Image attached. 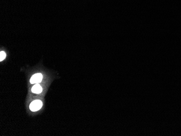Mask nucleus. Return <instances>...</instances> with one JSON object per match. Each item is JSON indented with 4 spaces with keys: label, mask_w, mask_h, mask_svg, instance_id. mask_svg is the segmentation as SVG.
<instances>
[{
    "label": "nucleus",
    "mask_w": 181,
    "mask_h": 136,
    "mask_svg": "<svg viewBox=\"0 0 181 136\" xmlns=\"http://www.w3.org/2000/svg\"><path fill=\"white\" fill-rule=\"evenodd\" d=\"M43 106V102L41 100H34L30 104L29 108L32 111L35 112L39 110Z\"/></svg>",
    "instance_id": "obj_1"
},
{
    "label": "nucleus",
    "mask_w": 181,
    "mask_h": 136,
    "mask_svg": "<svg viewBox=\"0 0 181 136\" xmlns=\"http://www.w3.org/2000/svg\"><path fill=\"white\" fill-rule=\"evenodd\" d=\"M43 78V76L41 73H37L35 74H34L30 80V82L32 84L34 83H38L41 82Z\"/></svg>",
    "instance_id": "obj_2"
},
{
    "label": "nucleus",
    "mask_w": 181,
    "mask_h": 136,
    "mask_svg": "<svg viewBox=\"0 0 181 136\" xmlns=\"http://www.w3.org/2000/svg\"><path fill=\"white\" fill-rule=\"evenodd\" d=\"M32 92L36 94L40 93L43 91V88H41V86L38 83H36L32 88Z\"/></svg>",
    "instance_id": "obj_3"
},
{
    "label": "nucleus",
    "mask_w": 181,
    "mask_h": 136,
    "mask_svg": "<svg viewBox=\"0 0 181 136\" xmlns=\"http://www.w3.org/2000/svg\"><path fill=\"white\" fill-rule=\"evenodd\" d=\"M5 57H6V54L5 53V52H1V53H0V61H3L5 58Z\"/></svg>",
    "instance_id": "obj_4"
}]
</instances>
